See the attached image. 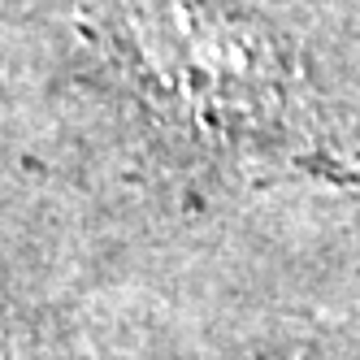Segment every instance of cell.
Returning <instances> with one entry per match:
<instances>
[{"instance_id":"1","label":"cell","mask_w":360,"mask_h":360,"mask_svg":"<svg viewBox=\"0 0 360 360\" xmlns=\"http://www.w3.org/2000/svg\"><path fill=\"white\" fill-rule=\"evenodd\" d=\"M122 9H131V48L148 87L161 79L187 122L226 139H291V74L265 27L200 0Z\"/></svg>"}]
</instances>
